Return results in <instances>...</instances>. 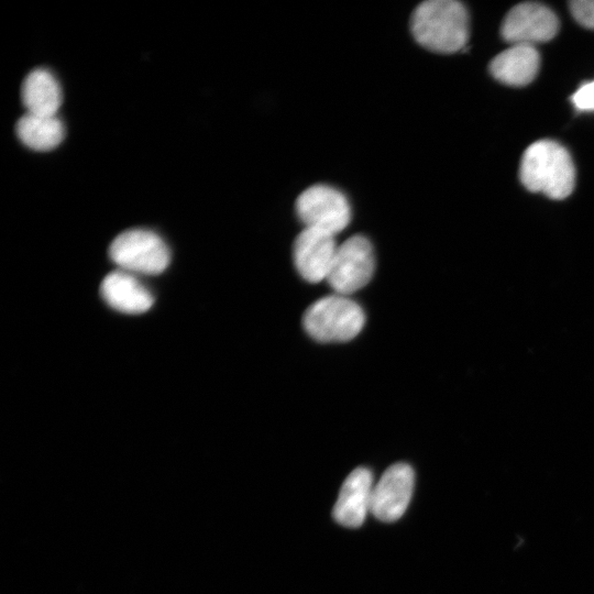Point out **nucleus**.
I'll return each mask as SVG.
<instances>
[{
    "mask_svg": "<svg viewBox=\"0 0 594 594\" xmlns=\"http://www.w3.org/2000/svg\"><path fill=\"white\" fill-rule=\"evenodd\" d=\"M410 31L416 42L429 51L455 53L469 40L468 10L455 0L421 2L410 16Z\"/></svg>",
    "mask_w": 594,
    "mask_h": 594,
    "instance_id": "f257e3e1",
    "label": "nucleus"
},
{
    "mask_svg": "<svg viewBox=\"0 0 594 594\" xmlns=\"http://www.w3.org/2000/svg\"><path fill=\"white\" fill-rule=\"evenodd\" d=\"M519 176L528 190L558 200L566 198L575 184V168L570 153L550 140L537 141L526 148Z\"/></svg>",
    "mask_w": 594,
    "mask_h": 594,
    "instance_id": "f03ea898",
    "label": "nucleus"
},
{
    "mask_svg": "<svg viewBox=\"0 0 594 594\" xmlns=\"http://www.w3.org/2000/svg\"><path fill=\"white\" fill-rule=\"evenodd\" d=\"M365 314L349 296L333 294L312 302L302 316L305 331L316 341L345 342L363 329Z\"/></svg>",
    "mask_w": 594,
    "mask_h": 594,
    "instance_id": "7ed1b4c3",
    "label": "nucleus"
},
{
    "mask_svg": "<svg viewBox=\"0 0 594 594\" xmlns=\"http://www.w3.org/2000/svg\"><path fill=\"white\" fill-rule=\"evenodd\" d=\"M109 255L120 270L144 275L161 274L170 261L165 241L146 229H130L117 235L109 246Z\"/></svg>",
    "mask_w": 594,
    "mask_h": 594,
    "instance_id": "20e7f679",
    "label": "nucleus"
},
{
    "mask_svg": "<svg viewBox=\"0 0 594 594\" xmlns=\"http://www.w3.org/2000/svg\"><path fill=\"white\" fill-rule=\"evenodd\" d=\"M295 209L305 228L332 235L344 230L351 221V206L345 195L324 184L312 185L300 193Z\"/></svg>",
    "mask_w": 594,
    "mask_h": 594,
    "instance_id": "39448f33",
    "label": "nucleus"
},
{
    "mask_svg": "<svg viewBox=\"0 0 594 594\" xmlns=\"http://www.w3.org/2000/svg\"><path fill=\"white\" fill-rule=\"evenodd\" d=\"M375 271L371 241L354 234L338 245L327 282L336 294L349 296L369 284Z\"/></svg>",
    "mask_w": 594,
    "mask_h": 594,
    "instance_id": "423d86ee",
    "label": "nucleus"
},
{
    "mask_svg": "<svg viewBox=\"0 0 594 594\" xmlns=\"http://www.w3.org/2000/svg\"><path fill=\"white\" fill-rule=\"evenodd\" d=\"M559 31L557 15L538 2H524L515 6L506 14L501 33L513 45H531L548 42Z\"/></svg>",
    "mask_w": 594,
    "mask_h": 594,
    "instance_id": "0eeeda50",
    "label": "nucleus"
},
{
    "mask_svg": "<svg viewBox=\"0 0 594 594\" xmlns=\"http://www.w3.org/2000/svg\"><path fill=\"white\" fill-rule=\"evenodd\" d=\"M415 473L406 463H395L373 486L371 513L384 522L399 519L413 496Z\"/></svg>",
    "mask_w": 594,
    "mask_h": 594,
    "instance_id": "6e6552de",
    "label": "nucleus"
},
{
    "mask_svg": "<svg viewBox=\"0 0 594 594\" xmlns=\"http://www.w3.org/2000/svg\"><path fill=\"white\" fill-rule=\"evenodd\" d=\"M337 249L334 235L305 228L293 244V260L297 272L309 283L326 280Z\"/></svg>",
    "mask_w": 594,
    "mask_h": 594,
    "instance_id": "1a4fd4ad",
    "label": "nucleus"
},
{
    "mask_svg": "<svg viewBox=\"0 0 594 594\" xmlns=\"http://www.w3.org/2000/svg\"><path fill=\"white\" fill-rule=\"evenodd\" d=\"M373 486V475L369 469H354L340 488L332 512L334 520L348 528L360 527L371 512Z\"/></svg>",
    "mask_w": 594,
    "mask_h": 594,
    "instance_id": "9d476101",
    "label": "nucleus"
},
{
    "mask_svg": "<svg viewBox=\"0 0 594 594\" xmlns=\"http://www.w3.org/2000/svg\"><path fill=\"white\" fill-rule=\"evenodd\" d=\"M100 293L111 308L129 315L143 314L154 302L150 289L134 274L123 270L109 273L101 283Z\"/></svg>",
    "mask_w": 594,
    "mask_h": 594,
    "instance_id": "9b49d317",
    "label": "nucleus"
},
{
    "mask_svg": "<svg viewBox=\"0 0 594 594\" xmlns=\"http://www.w3.org/2000/svg\"><path fill=\"white\" fill-rule=\"evenodd\" d=\"M539 66L540 56L536 47L518 44L496 55L490 64V72L498 81L520 87L535 79Z\"/></svg>",
    "mask_w": 594,
    "mask_h": 594,
    "instance_id": "f8f14e48",
    "label": "nucleus"
},
{
    "mask_svg": "<svg viewBox=\"0 0 594 594\" xmlns=\"http://www.w3.org/2000/svg\"><path fill=\"white\" fill-rule=\"evenodd\" d=\"M21 99L28 113L56 116L63 96L59 82L47 69L37 68L28 74L21 86Z\"/></svg>",
    "mask_w": 594,
    "mask_h": 594,
    "instance_id": "ddd939ff",
    "label": "nucleus"
},
{
    "mask_svg": "<svg viewBox=\"0 0 594 594\" xmlns=\"http://www.w3.org/2000/svg\"><path fill=\"white\" fill-rule=\"evenodd\" d=\"M16 135L35 151L55 148L64 139L65 129L57 116H38L25 112L15 127Z\"/></svg>",
    "mask_w": 594,
    "mask_h": 594,
    "instance_id": "4468645a",
    "label": "nucleus"
},
{
    "mask_svg": "<svg viewBox=\"0 0 594 594\" xmlns=\"http://www.w3.org/2000/svg\"><path fill=\"white\" fill-rule=\"evenodd\" d=\"M570 10L581 25L594 30V0L571 1Z\"/></svg>",
    "mask_w": 594,
    "mask_h": 594,
    "instance_id": "2eb2a0df",
    "label": "nucleus"
},
{
    "mask_svg": "<svg viewBox=\"0 0 594 594\" xmlns=\"http://www.w3.org/2000/svg\"><path fill=\"white\" fill-rule=\"evenodd\" d=\"M571 100L580 111H594V80L583 84Z\"/></svg>",
    "mask_w": 594,
    "mask_h": 594,
    "instance_id": "dca6fc26",
    "label": "nucleus"
}]
</instances>
